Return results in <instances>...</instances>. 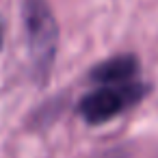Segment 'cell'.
Returning a JSON list of instances; mask_svg holds the SVG:
<instances>
[{
  "mask_svg": "<svg viewBox=\"0 0 158 158\" xmlns=\"http://www.w3.org/2000/svg\"><path fill=\"white\" fill-rule=\"evenodd\" d=\"M24 26L33 67L44 78L52 67L59 41V26L46 0H24Z\"/></svg>",
  "mask_w": 158,
  "mask_h": 158,
  "instance_id": "cell-1",
  "label": "cell"
},
{
  "mask_svg": "<svg viewBox=\"0 0 158 158\" xmlns=\"http://www.w3.org/2000/svg\"><path fill=\"white\" fill-rule=\"evenodd\" d=\"M145 93H147V87L134 80L117 82V85H100L95 91L87 93L80 100L78 110L87 123L100 126L115 119L117 115H121L126 108L134 106L136 102H141Z\"/></svg>",
  "mask_w": 158,
  "mask_h": 158,
  "instance_id": "cell-2",
  "label": "cell"
},
{
  "mask_svg": "<svg viewBox=\"0 0 158 158\" xmlns=\"http://www.w3.org/2000/svg\"><path fill=\"white\" fill-rule=\"evenodd\" d=\"M136 72H139V61L132 54H119L100 63L91 72V80L98 85H117V82L132 80Z\"/></svg>",
  "mask_w": 158,
  "mask_h": 158,
  "instance_id": "cell-3",
  "label": "cell"
},
{
  "mask_svg": "<svg viewBox=\"0 0 158 158\" xmlns=\"http://www.w3.org/2000/svg\"><path fill=\"white\" fill-rule=\"evenodd\" d=\"M0 48H2V31H0Z\"/></svg>",
  "mask_w": 158,
  "mask_h": 158,
  "instance_id": "cell-4",
  "label": "cell"
}]
</instances>
